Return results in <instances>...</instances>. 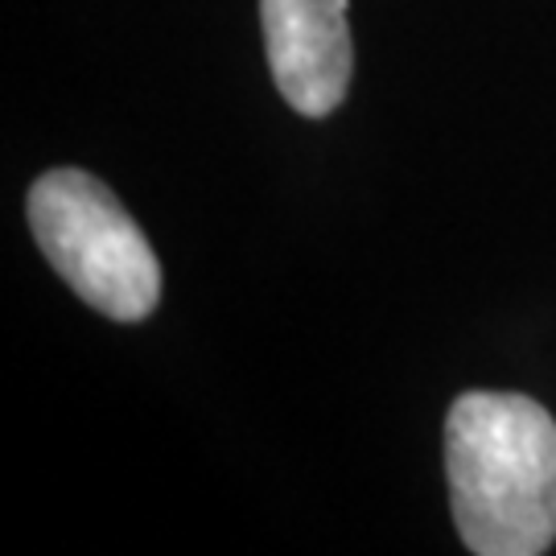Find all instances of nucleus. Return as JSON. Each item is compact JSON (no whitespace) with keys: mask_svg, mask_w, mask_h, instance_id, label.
Wrapping results in <instances>:
<instances>
[{"mask_svg":"<svg viewBox=\"0 0 556 556\" xmlns=\"http://www.w3.org/2000/svg\"><path fill=\"white\" fill-rule=\"evenodd\" d=\"M25 206L41 256L91 309L116 321H140L157 309V252L100 178L50 169L29 186Z\"/></svg>","mask_w":556,"mask_h":556,"instance_id":"nucleus-2","label":"nucleus"},{"mask_svg":"<svg viewBox=\"0 0 556 556\" xmlns=\"http://www.w3.org/2000/svg\"><path fill=\"white\" fill-rule=\"evenodd\" d=\"M351 0H260V29L273 83L309 119L330 116L351 87Z\"/></svg>","mask_w":556,"mask_h":556,"instance_id":"nucleus-3","label":"nucleus"},{"mask_svg":"<svg viewBox=\"0 0 556 556\" xmlns=\"http://www.w3.org/2000/svg\"><path fill=\"white\" fill-rule=\"evenodd\" d=\"M454 523L478 556H540L556 540V420L519 392H466L445 417Z\"/></svg>","mask_w":556,"mask_h":556,"instance_id":"nucleus-1","label":"nucleus"}]
</instances>
